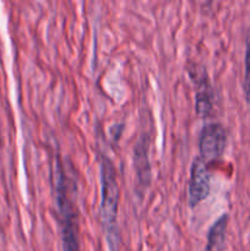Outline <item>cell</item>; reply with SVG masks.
Here are the masks:
<instances>
[{
	"instance_id": "cell-1",
	"label": "cell",
	"mask_w": 250,
	"mask_h": 251,
	"mask_svg": "<svg viewBox=\"0 0 250 251\" xmlns=\"http://www.w3.org/2000/svg\"><path fill=\"white\" fill-rule=\"evenodd\" d=\"M100 215L102 227L105 233V239L110 251H118L119 248V233H118V208H119L120 190L118 184L117 171L107 156L100 158Z\"/></svg>"
},
{
	"instance_id": "cell-2",
	"label": "cell",
	"mask_w": 250,
	"mask_h": 251,
	"mask_svg": "<svg viewBox=\"0 0 250 251\" xmlns=\"http://www.w3.org/2000/svg\"><path fill=\"white\" fill-rule=\"evenodd\" d=\"M54 172H55L54 190H55V201L58 207V221L60 225L61 248L63 251H80L77 213L69 194L68 179L61 168V163L58 157L55 158Z\"/></svg>"
},
{
	"instance_id": "cell-3",
	"label": "cell",
	"mask_w": 250,
	"mask_h": 251,
	"mask_svg": "<svg viewBox=\"0 0 250 251\" xmlns=\"http://www.w3.org/2000/svg\"><path fill=\"white\" fill-rule=\"evenodd\" d=\"M227 146V131L220 123L203 125L199 137L200 157L207 163L220 158Z\"/></svg>"
},
{
	"instance_id": "cell-4",
	"label": "cell",
	"mask_w": 250,
	"mask_h": 251,
	"mask_svg": "<svg viewBox=\"0 0 250 251\" xmlns=\"http://www.w3.org/2000/svg\"><path fill=\"white\" fill-rule=\"evenodd\" d=\"M211 191V176L208 163L200 156L196 157L191 163L190 180L188 189V202L191 208L202 202Z\"/></svg>"
},
{
	"instance_id": "cell-5",
	"label": "cell",
	"mask_w": 250,
	"mask_h": 251,
	"mask_svg": "<svg viewBox=\"0 0 250 251\" xmlns=\"http://www.w3.org/2000/svg\"><path fill=\"white\" fill-rule=\"evenodd\" d=\"M194 85H195V110L202 119H207L213 112V90L205 68L194 64L189 69Z\"/></svg>"
},
{
	"instance_id": "cell-6",
	"label": "cell",
	"mask_w": 250,
	"mask_h": 251,
	"mask_svg": "<svg viewBox=\"0 0 250 251\" xmlns=\"http://www.w3.org/2000/svg\"><path fill=\"white\" fill-rule=\"evenodd\" d=\"M150 137L142 135L134 146V169L136 173V180L141 188L151 184V164L149 158Z\"/></svg>"
},
{
	"instance_id": "cell-7",
	"label": "cell",
	"mask_w": 250,
	"mask_h": 251,
	"mask_svg": "<svg viewBox=\"0 0 250 251\" xmlns=\"http://www.w3.org/2000/svg\"><path fill=\"white\" fill-rule=\"evenodd\" d=\"M228 215H222L212 226L207 234L206 251H222L227 235Z\"/></svg>"
},
{
	"instance_id": "cell-8",
	"label": "cell",
	"mask_w": 250,
	"mask_h": 251,
	"mask_svg": "<svg viewBox=\"0 0 250 251\" xmlns=\"http://www.w3.org/2000/svg\"><path fill=\"white\" fill-rule=\"evenodd\" d=\"M244 93L247 102L250 104V28L248 29L245 39V59H244Z\"/></svg>"
}]
</instances>
